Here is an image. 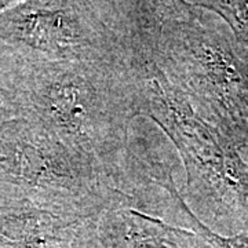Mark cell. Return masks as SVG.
Returning a JSON list of instances; mask_svg holds the SVG:
<instances>
[{
  "label": "cell",
  "instance_id": "1",
  "mask_svg": "<svg viewBox=\"0 0 248 248\" xmlns=\"http://www.w3.org/2000/svg\"><path fill=\"white\" fill-rule=\"evenodd\" d=\"M0 81L22 116L46 130L127 196L130 127L141 116L138 83L123 61H48L0 51ZM128 197V196H127Z\"/></svg>",
  "mask_w": 248,
  "mask_h": 248
},
{
  "label": "cell",
  "instance_id": "2",
  "mask_svg": "<svg viewBox=\"0 0 248 248\" xmlns=\"http://www.w3.org/2000/svg\"><path fill=\"white\" fill-rule=\"evenodd\" d=\"M124 7L149 58L248 164V48L196 1H124Z\"/></svg>",
  "mask_w": 248,
  "mask_h": 248
},
{
  "label": "cell",
  "instance_id": "3",
  "mask_svg": "<svg viewBox=\"0 0 248 248\" xmlns=\"http://www.w3.org/2000/svg\"><path fill=\"white\" fill-rule=\"evenodd\" d=\"M127 62L138 83L141 115L172 141L186 171V204L207 228L225 236H248V164L240 152L193 110L140 42Z\"/></svg>",
  "mask_w": 248,
  "mask_h": 248
},
{
  "label": "cell",
  "instance_id": "4",
  "mask_svg": "<svg viewBox=\"0 0 248 248\" xmlns=\"http://www.w3.org/2000/svg\"><path fill=\"white\" fill-rule=\"evenodd\" d=\"M0 196L93 215L131 207L99 171L27 116L0 123Z\"/></svg>",
  "mask_w": 248,
  "mask_h": 248
},
{
  "label": "cell",
  "instance_id": "5",
  "mask_svg": "<svg viewBox=\"0 0 248 248\" xmlns=\"http://www.w3.org/2000/svg\"><path fill=\"white\" fill-rule=\"evenodd\" d=\"M0 51L48 61H123L116 1H14L0 11Z\"/></svg>",
  "mask_w": 248,
  "mask_h": 248
},
{
  "label": "cell",
  "instance_id": "6",
  "mask_svg": "<svg viewBox=\"0 0 248 248\" xmlns=\"http://www.w3.org/2000/svg\"><path fill=\"white\" fill-rule=\"evenodd\" d=\"M101 217L0 196V248H102Z\"/></svg>",
  "mask_w": 248,
  "mask_h": 248
},
{
  "label": "cell",
  "instance_id": "7",
  "mask_svg": "<svg viewBox=\"0 0 248 248\" xmlns=\"http://www.w3.org/2000/svg\"><path fill=\"white\" fill-rule=\"evenodd\" d=\"M102 248H207L208 243L185 228L171 226L135 207L108 210L98 225Z\"/></svg>",
  "mask_w": 248,
  "mask_h": 248
},
{
  "label": "cell",
  "instance_id": "8",
  "mask_svg": "<svg viewBox=\"0 0 248 248\" xmlns=\"http://www.w3.org/2000/svg\"><path fill=\"white\" fill-rule=\"evenodd\" d=\"M196 3L217 14L228 25L237 42L248 48V1L204 0Z\"/></svg>",
  "mask_w": 248,
  "mask_h": 248
},
{
  "label": "cell",
  "instance_id": "9",
  "mask_svg": "<svg viewBox=\"0 0 248 248\" xmlns=\"http://www.w3.org/2000/svg\"><path fill=\"white\" fill-rule=\"evenodd\" d=\"M181 223L185 225V229H189L196 233L199 237L205 240L214 248H248L247 234L225 236V234H219L217 232L211 231L196 217L193 211L186 204L182 207Z\"/></svg>",
  "mask_w": 248,
  "mask_h": 248
},
{
  "label": "cell",
  "instance_id": "10",
  "mask_svg": "<svg viewBox=\"0 0 248 248\" xmlns=\"http://www.w3.org/2000/svg\"><path fill=\"white\" fill-rule=\"evenodd\" d=\"M19 116H22V109L18 98L3 81H0V123Z\"/></svg>",
  "mask_w": 248,
  "mask_h": 248
},
{
  "label": "cell",
  "instance_id": "11",
  "mask_svg": "<svg viewBox=\"0 0 248 248\" xmlns=\"http://www.w3.org/2000/svg\"><path fill=\"white\" fill-rule=\"evenodd\" d=\"M13 3H14V1H4V0H1V1H0V11H3V10H6L7 7H10Z\"/></svg>",
  "mask_w": 248,
  "mask_h": 248
},
{
  "label": "cell",
  "instance_id": "12",
  "mask_svg": "<svg viewBox=\"0 0 248 248\" xmlns=\"http://www.w3.org/2000/svg\"><path fill=\"white\" fill-rule=\"evenodd\" d=\"M207 248H214V247H213V246H211V244H208V247H207Z\"/></svg>",
  "mask_w": 248,
  "mask_h": 248
}]
</instances>
